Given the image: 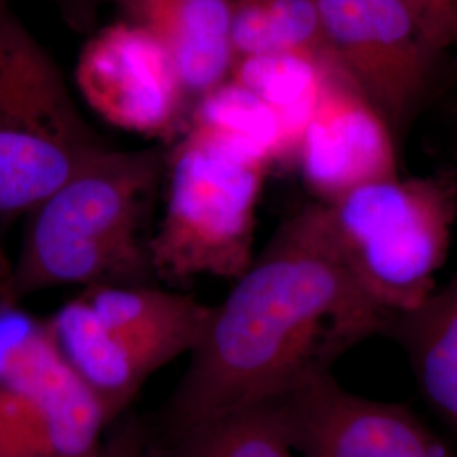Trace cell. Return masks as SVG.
Segmentation results:
<instances>
[{
  "instance_id": "obj_1",
  "label": "cell",
  "mask_w": 457,
  "mask_h": 457,
  "mask_svg": "<svg viewBox=\"0 0 457 457\" xmlns=\"http://www.w3.org/2000/svg\"><path fill=\"white\" fill-rule=\"evenodd\" d=\"M390 324L351 275L324 204L302 207L211 307L166 409L170 436L177 441L230 413L281 400Z\"/></svg>"
},
{
  "instance_id": "obj_2",
  "label": "cell",
  "mask_w": 457,
  "mask_h": 457,
  "mask_svg": "<svg viewBox=\"0 0 457 457\" xmlns=\"http://www.w3.org/2000/svg\"><path fill=\"white\" fill-rule=\"evenodd\" d=\"M164 163L158 147H107L37 205L2 283L4 305L58 287L145 283L153 270L141 228Z\"/></svg>"
},
{
  "instance_id": "obj_3",
  "label": "cell",
  "mask_w": 457,
  "mask_h": 457,
  "mask_svg": "<svg viewBox=\"0 0 457 457\" xmlns=\"http://www.w3.org/2000/svg\"><path fill=\"white\" fill-rule=\"evenodd\" d=\"M322 204L351 275L392 320L436 292L457 228L453 173L396 175Z\"/></svg>"
},
{
  "instance_id": "obj_4",
  "label": "cell",
  "mask_w": 457,
  "mask_h": 457,
  "mask_svg": "<svg viewBox=\"0 0 457 457\" xmlns=\"http://www.w3.org/2000/svg\"><path fill=\"white\" fill-rule=\"evenodd\" d=\"M270 166L211 132L187 126L166 154V200L147 241L166 281L237 279L254 260L256 211Z\"/></svg>"
},
{
  "instance_id": "obj_5",
  "label": "cell",
  "mask_w": 457,
  "mask_h": 457,
  "mask_svg": "<svg viewBox=\"0 0 457 457\" xmlns=\"http://www.w3.org/2000/svg\"><path fill=\"white\" fill-rule=\"evenodd\" d=\"M107 147L51 54L0 0V217L33 212Z\"/></svg>"
},
{
  "instance_id": "obj_6",
  "label": "cell",
  "mask_w": 457,
  "mask_h": 457,
  "mask_svg": "<svg viewBox=\"0 0 457 457\" xmlns=\"http://www.w3.org/2000/svg\"><path fill=\"white\" fill-rule=\"evenodd\" d=\"M327 48L398 129L424 97L437 56L402 0H313Z\"/></svg>"
},
{
  "instance_id": "obj_7",
  "label": "cell",
  "mask_w": 457,
  "mask_h": 457,
  "mask_svg": "<svg viewBox=\"0 0 457 457\" xmlns=\"http://www.w3.org/2000/svg\"><path fill=\"white\" fill-rule=\"evenodd\" d=\"M278 407L295 457H457L456 442L407 405L349 392L332 373L312 376Z\"/></svg>"
},
{
  "instance_id": "obj_8",
  "label": "cell",
  "mask_w": 457,
  "mask_h": 457,
  "mask_svg": "<svg viewBox=\"0 0 457 457\" xmlns=\"http://www.w3.org/2000/svg\"><path fill=\"white\" fill-rule=\"evenodd\" d=\"M75 79L83 100L114 128L156 139L187 129L190 98L177 66L154 36L129 21H115L83 45Z\"/></svg>"
},
{
  "instance_id": "obj_9",
  "label": "cell",
  "mask_w": 457,
  "mask_h": 457,
  "mask_svg": "<svg viewBox=\"0 0 457 457\" xmlns=\"http://www.w3.org/2000/svg\"><path fill=\"white\" fill-rule=\"evenodd\" d=\"M294 160L319 202L398 175L392 126L339 65L327 77Z\"/></svg>"
},
{
  "instance_id": "obj_10",
  "label": "cell",
  "mask_w": 457,
  "mask_h": 457,
  "mask_svg": "<svg viewBox=\"0 0 457 457\" xmlns=\"http://www.w3.org/2000/svg\"><path fill=\"white\" fill-rule=\"evenodd\" d=\"M0 385L33 396L53 424L62 457H96L107 419L66 364L48 322H31L0 349Z\"/></svg>"
},
{
  "instance_id": "obj_11",
  "label": "cell",
  "mask_w": 457,
  "mask_h": 457,
  "mask_svg": "<svg viewBox=\"0 0 457 457\" xmlns=\"http://www.w3.org/2000/svg\"><path fill=\"white\" fill-rule=\"evenodd\" d=\"M122 19L154 36L170 53L188 98L230 77L232 0H111Z\"/></svg>"
},
{
  "instance_id": "obj_12",
  "label": "cell",
  "mask_w": 457,
  "mask_h": 457,
  "mask_svg": "<svg viewBox=\"0 0 457 457\" xmlns=\"http://www.w3.org/2000/svg\"><path fill=\"white\" fill-rule=\"evenodd\" d=\"M98 319L158 371L181 354H190L207 326L211 307L194 296L146 283L102 285L83 290Z\"/></svg>"
},
{
  "instance_id": "obj_13",
  "label": "cell",
  "mask_w": 457,
  "mask_h": 457,
  "mask_svg": "<svg viewBox=\"0 0 457 457\" xmlns=\"http://www.w3.org/2000/svg\"><path fill=\"white\" fill-rule=\"evenodd\" d=\"M46 322L66 364L96 396L111 424L129 407L154 370L120 334L98 319L82 295Z\"/></svg>"
},
{
  "instance_id": "obj_14",
  "label": "cell",
  "mask_w": 457,
  "mask_h": 457,
  "mask_svg": "<svg viewBox=\"0 0 457 457\" xmlns=\"http://www.w3.org/2000/svg\"><path fill=\"white\" fill-rule=\"evenodd\" d=\"M386 332L403 345L427 407L457 444V264L417 311L395 317Z\"/></svg>"
},
{
  "instance_id": "obj_15",
  "label": "cell",
  "mask_w": 457,
  "mask_h": 457,
  "mask_svg": "<svg viewBox=\"0 0 457 457\" xmlns=\"http://www.w3.org/2000/svg\"><path fill=\"white\" fill-rule=\"evenodd\" d=\"M334 60L305 54H262L236 60L230 77L277 112L295 151L311 119Z\"/></svg>"
},
{
  "instance_id": "obj_16",
  "label": "cell",
  "mask_w": 457,
  "mask_h": 457,
  "mask_svg": "<svg viewBox=\"0 0 457 457\" xmlns=\"http://www.w3.org/2000/svg\"><path fill=\"white\" fill-rule=\"evenodd\" d=\"M187 126L211 132L268 166L294 160V149L277 112L232 79L195 100Z\"/></svg>"
},
{
  "instance_id": "obj_17",
  "label": "cell",
  "mask_w": 457,
  "mask_h": 457,
  "mask_svg": "<svg viewBox=\"0 0 457 457\" xmlns=\"http://www.w3.org/2000/svg\"><path fill=\"white\" fill-rule=\"evenodd\" d=\"M234 62L262 54L334 60L313 0H232Z\"/></svg>"
},
{
  "instance_id": "obj_18",
  "label": "cell",
  "mask_w": 457,
  "mask_h": 457,
  "mask_svg": "<svg viewBox=\"0 0 457 457\" xmlns=\"http://www.w3.org/2000/svg\"><path fill=\"white\" fill-rule=\"evenodd\" d=\"M173 442V457H295L278 402L230 413Z\"/></svg>"
},
{
  "instance_id": "obj_19",
  "label": "cell",
  "mask_w": 457,
  "mask_h": 457,
  "mask_svg": "<svg viewBox=\"0 0 457 457\" xmlns=\"http://www.w3.org/2000/svg\"><path fill=\"white\" fill-rule=\"evenodd\" d=\"M425 43L439 58L453 54L457 68V0H402Z\"/></svg>"
},
{
  "instance_id": "obj_20",
  "label": "cell",
  "mask_w": 457,
  "mask_h": 457,
  "mask_svg": "<svg viewBox=\"0 0 457 457\" xmlns=\"http://www.w3.org/2000/svg\"><path fill=\"white\" fill-rule=\"evenodd\" d=\"M73 24L83 26L96 14L98 0H53Z\"/></svg>"
},
{
  "instance_id": "obj_21",
  "label": "cell",
  "mask_w": 457,
  "mask_h": 457,
  "mask_svg": "<svg viewBox=\"0 0 457 457\" xmlns=\"http://www.w3.org/2000/svg\"><path fill=\"white\" fill-rule=\"evenodd\" d=\"M96 457H126V454L124 453H115V449H112V451L102 449Z\"/></svg>"
}]
</instances>
